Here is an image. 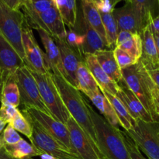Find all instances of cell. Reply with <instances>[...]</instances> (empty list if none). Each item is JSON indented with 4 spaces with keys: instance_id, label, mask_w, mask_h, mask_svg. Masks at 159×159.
Returning a JSON list of instances; mask_svg holds the SVG:
<instances>
[{
    "instance_id": "6da1fadb",
    "label": "cell",
    "mask_w": 159,
    "mask_h": 159,
    "mask_svg": "<svg viewBox=\"0 0 159 159\" xmlns=\"http://www.w3.org/2000/svg\"><path fill=\"white\" fill-rule=\"evenodd\" d=\"M123 79L154 121L159 122V89L141 61L121 70Z\"/></svg>"
},
{
    "instance_id": "7a4b0ae2",
    "label": "cell",
    "mask_w": 159,
    "mask_h": 159,
    "mask_svg": "<svg viewBox=\"0 0 159 159\" xmlns=\"http://www.w3.org/2000/svg\"><path fill=\"white\" fill-rule=\"evenodd\" d=\"M51 75L53 81L70 116L86 134L102 159L98 147L94 126L92 122L91 116L87 107V101L82 97L80 91L71 85L61 75L52 73Z\"/></svg>"
},
{
    "instance_id": "3957f363",
    "label": "cell",
    "mask_w": 159,
    "mask_h": 159,
    "mask_svg": "<svg viewBox=\"0 0 159 159\" xmlns=\"http://www.w3.org/2000/svg\"><path fill=\"white\" fill-rule=\"evenodd\" d=\"M86 102L102 159H131L123 132L111 125L102 115L95 111L88 102Z\"/></svg>"
},
{
    "instance_id": "277c9868",
    "label": "cell",
    "mask_w": 159,
    "mask_h": 159,
    "mask_svg": "<svg viewBox=\"0 0 159 159\" xmlns=\"http://www.w3.org/2000/svg\"><path fill=\"white\" fill-rule=\"evenodd\" d=\"M29 70L37 82L42 100L50 111L51 116L57 120L66 124L71 116L61 98L57 87L53 81L51 73L40 74L30 68Z\"/></svg>"
},
{
    "instance_id": "5b68a950",
    "label": "cell",
    "mask_w": 159,
    "mask_h": 159,
    "mask_svg": "<svg viewBox=\"0 0 159 159\" xmlns=\"http://www.w3.org/2000/svg\"><path fill=\"white\" fill-rule=\"evenodd\" d=\"M124 132L149 159H159V122L135 120L132 128Z\"/></svg>"
},
{
    "instance_id": "8992f818",
    "label": "cell",
    "mask_w": 159,
    "mask_h": 159,
    "mask_svg": "<svg viewBox=\"0 0 159 159\" xmlns=\"http://www.w3.org/2000/svg\"><path fill=\"white\" fill-rule=\"evenodd\" d=\"M25 24L24 16L21 11L11 9L0 0V31L23 58L24 63L22 34Z\"/></svg>"
},
{
    "instance_id": "52a82bcc",
    "label": "cell",
    "mask_w": 159,
    "mask_h": 159,
    "mask_svg": "<svg viewBox=\"0 0 159 159\" xmlns=\"http://www.w3.org/2000/svg\"><path fill=\"white\" fill-rule=\"evenodd\" d=\"M15 79L20 90V103L23 104L25 108H36L47 114L51 115V113L42 100L37 82L26 65H23L17 70Z\"/></svg>"
},
{
    "instance_id": "ba28073f",
    "label": "cell",
    "mask_w": 159,
    "mask_h": 159,
    "mask_svg": "<svg viewBox=\"0 0 159 159\" xmlns=\"http://www.w3.org/2000/svg\"><path fill=\"white\" fill-rule=\"evenodd\" d=\"M31 118L33 127L31 144L43 153L52 155L57 159H81L79 155L73 153L50 135L38 123Z\"/></svg>"
},
{
    "instance_id": "9c48e42d",
    "label": "cell",
    "mask_w": 159,
    "mask_h": 159,
    "mask_svg": "<svg viewBox=\"0 0 159 159\" xmlns=\"http://www.w3.org/2000/svg\"><path fill=\"white\" fill-rule=\"evenodd\" d=\"M22 43L24 51L25 65L30 70L40 74L50 72L45 61L44 53L37 43L31 28L26 24H25L23 29Z\"/></svg>"
},
{
    "instance_id": "30bf717a",
    "label": "cell",
    "mask_w": 159,
    "mask_h": 159,
    "mask_svg": "<svg viewBox=\"0 0 159 159\" xmlns=\"http://www.w3.org/2000/svg\"><path fill=\"white\" fill-rule=\"evenodd\" d=\"M24 110L50 135L55 138L59 143L63 144L68 150L75 153L70 142L69 131L66 124L57 120L51 115L47 114L36 108L27 107L25 108Z\"/></svg>"
},
{
    "instance_id": "8fae6325",
    "label": "cell",
    "mask_w": 159,
    "mask_h": 159,
    "mask_svg": "<svg viewBox=\"0 0 159 159\" xmlns=\"http://www.w3.org/2000/svg\"><path fill=\"white\" fill-rule=\"evenodd\" d=\"M23 65L24 61L0 31V89L3 83L15 76L17 70Z\"/></svg>"
},
{
    "instance_id": "7c38bea8",
    "label": "cell",
    "mask_w": 159,
    "mask_h": 159,
    "mask_svg": "<svg viewBox=\"0 0 159 159\" xmlns=\"http://www.w3.org/2000/svg\"><path fill=\"white\" fill-rule=\"evenodd\" d=\"M66 126L69 131L70 142L73 152L79 155V158L81 159H101L100 155L89 137L71 116L67 121Z\"/></svg>"
},
{
    "instance_id": "4fadbf2b",
    "label": "cell",
    "mask_w": 159,
    "mask_h": 159,
    "mask_svg": "<svg viewBox=\"0 0 159 159\" xmlns=\"http://www.w3.org/2000/svg\"><path fill=\"white\" fill-rule=\"evenodd\" d=\"M54 39L58 47L59 52H60L61 61L63 69V77L71 85L77 88L76 74H77L79 63L83 61L82 54L79 51L70 47L66 43L65 40H61L57 38Z\"/></svg>"
},
{
    "instance_id": "5bb4252c",
    "label": "cell",
    "mask_w": 159,
    "mask_h": 159,
    "mask_svg": "<svg viewBox=\"0 0 159 159\" xmlns=\"http://www.w3.org/2000/svg\"><path fill=\"white\" fill-rule=\"evenodd\" d=\"M117 84L120 86V90L116 96L122 101L134 120H141L145 122L154 121L150 113L144 108L136 96L130 91L124 79Z\"/></svg>"
},
{
    "instance_id": "9a60e30c",
    "label": "cell",
    "mask_w": 159,
    "mask_h": 159,
    "mask_svg": "<svg viewBox=\"0 0 159 159\" xmlns=\"http://www.w3.org/2000/svg\"><path fill=\"white\" fill-rule=\"evenodd\" d=\"M40 38L45 49V61L52 74L61 75L63 76L61 61L58 47L52 36L42 30H37Z\"/></svg>"
},
{
    "instance_id": "2e32d148",
    "label": "cell",
    "mask_w": 159,
    "mask_h": 159,
    "mask_svg": "<svg viewBox=\"0 0 159 159\" xmlns=\"http://www.w3.org/2000/svg\"><path fill=\"white\" fill-rule=\"evenodd\" d=\"M113 15L117 24L118 31L125 30L141 35L143 28L130 2H126L122 7L113 9Z\"/></svg>"
},
{
    "instance_id": "e0dca14e",
    "label": "cell",
    "mask_w": 159,
    "mask_h": 159,
    "mask_svg": "<svg viewBox=\"0 0 159 159\" xmlns=\"http://www.w3.org/2000/svg\"><path fill=\"white\" fill-rule=\"evenodd\" d=\"M84 61L88 67L91 74L93 75L96 82H97L100 91L103 90L110 94H117L120 90L119 85L113 80H112L109 77L108 75L102 70L94 54L84 55Z\"/></svg>"
},
{
    "instance_id": "ac0fdd59",
    "label": "cell",
    "mask_w": 159,
    "mask_h": 159,
    "mask_svg": "<svg viewBox=\"0 0 159 159\" xmlns=\"http://www.w3.org/2000/svg\"><path fill=\"white\" fill-rule=\"evenodd\" d=\"M142 40V54L140 61L146 69H152L159 65V54L153 34L148 24L141 34Z\"/></svg>"
},
{
    "instance_id": "d6986e66",
    "label": "cell",
    "mask_w": 159,
    "mask_h": 159,
    "mask_svg": "<svg viewBox=\"0 0 159 159\" xmlns=\"http://www.w3.org/2000/svg\"><path fill=\"white\" fill-rule=\"evenodd\" d=\"M116 48L127 51L139 61L142 54V40L141 35L125 30L118 31Z\"/></svg>"
},
{
    "instance_id": "ffe728a7",
    "label": "cell",
    "mask_w": 159,
    "mask_h": 159,
    "mask_svg": "<svg viewBox=\"0 0 159 159\" xmlns=\"http://www.w3.org/2000/svg\"><path fill=\"white\" fill-rule=\"evenodd\" d=\"M144 29L152 19L159 15L158 0H129Z\"/></svg>"
},
{
    "instance_id": "44dd1931",
    "label": "cell",
    "mask_w": 159,
    "mask_h": 159,
    "mask_svg": "<svg viewBox=\"0 0 159 159\" xmlns=\"http://www.w3.org/2000/svg\"><path fill=\"white\" fill-rule=\"evenodd\" d=\"M96 60L109 77L118 83L123 79L121 69L118 66L117 62L113 54V50L106 49L97 51L94 54Z\"/></svg>"
},
{
    "instance_id": "7402d4cb",
    "label": "cell",
    "mask_w": 159,
    "mask_h": 159,
    "mask_svg": "<svg viewBox=\"0 0 159 159\" xmlns=\"http://www.w3.org/2000/svg\"><path fill=\"white\" fill-rule=\"evenodd\" d=\"M80 5L84 20L101 36L107 43L105 30L100 13L93 0H80Z\"/></svg>"
},
{
    "instance_id": "603a6c76",
    "label": "cell",
    "mask_w": 159,
    "mask_h": 159,
    "mask_svg": "<svg viewBox=\"0 0 159 159\" xmlns=\"http://www.w3.org/2000/svg\"><path fill=\"white\" fill-rule=\"evenodd\" d=\"M76 79H77V89L86 95L88 97L100 92L97 82H96L93 75L91 74L88 67L85 65L84 59L79 63L78 67Z\"/></svg>"
},
{
    "instance_id": "cb8c5ba5",
    "label": "cell",
    "mask_w": 159,
    "mask_h": 159,
    "mask_svg": "<svg viewBox=\"0 0 159 159\" xmlns=\"http://www.w3.org/2000/svg\"><path fill=\"white\" fill-rule=\"evenodd\" d=\"M83 24L85 27V40L80 50L81 54H94L97 51L109 49L101 36L91 26H89L84 19Z\"/></svg>"
},
{
    "instance_id": "d4e9b609",
    "label": "cell",
    "mask_w": 159,
    "mask_h": 159,
    "mask_svg": "<svg viewBox=\"0 0 159 159\" xmlns=\"http://www.w3.org/2000/svg\"><path fill=\"white\" fill-rule=\"evenodd\" d=\"M65 25L75 30L78 20L77 0H54Z\"/></svg>"
},
{
    "instance_id": "484cf974",
    "label": "cell",
    "mask_w": 159,
    "mask_h": 159,
    "mask_svg": "<svg viewBox=\"0 0 159 159\" xmlns=\"http://www.w3.org/2000/svg\"><path fill=\"white\" fill-rule=\"evenodd\" d=\"M101 93L108 99L109 102L113 107L115 113L118 118V120L120 122V125L125 130V131L130 130L133 127L134 120L130 116V113H128L122 101L116 95L110 94V93L103 91V90H102Z\"/></svg>"
},
{
    "instance_id": "4316f807",
    "label": "cell",
    "mask_w": 159,
    "mask_h": 159,
    "mask_svg": "<svg viewBox=\"0 0 159 159\" xmlns=\"http://www.w3.org/2000/svg\"><path fill=\"white\" fill-rule=\"evenodd\" d=\"M89 98L92 101L93 105L98 109V110L102 115V116L111 125L118 128V126L120 125V122L118 120L116 113H115L114 110H113V107L111 106L110 102H109L108 99L104 96V95L101 93V91L99 93L93 95V96Z\"/></svg>"
},
{
    "instance_id": "83f0119b",
    "label": "cell",
    "mask_w": 159,
    "mask_h": 159,
    "mask_svg": "<svg viewBox=\"0 0 159 159\" xmlns=\"http://www.w3.org/2000/svg\"><path fill=\"white\" fill-rule=\"evenodd\" d=\"M4 148L9 155L16 159L31 158L32 157L40 156L43 154V152L23 138L15 144L5 145Z\"/></svg>"
},
{
    "instance_id": "f1b7e54d",
    "label": "cell",
    "mask_w": 159,
    "mask_h": 159,
    "mask_svg": "<svg viewBox=\"0 0 159 159\" xmlns=\"http://www.w3.org/2000/svg\"><path fill=\"white\" fill-rule=\"evenodd\" d=\"M1 103L17 107L20 104V95L15 76L9 78L3 83L0 89Z\"/></svg>"
},
{
    "instance_id": "f546056e",
    "label": "cell",
    "mask_w": 159,
    "mask_h": 159,
    "mask_svg": "<svg viewBox=\"0 0 159 159\" xmlns=\"http://www.w3.org/2000/svg\"><path fill=\"white\" fill-rule=\"evenodd\" d=\"M102 25L106 34L107 46L110 50L116 48V38H117L118 27L116 22L113 17V12H100Z\"/></svg>"
},
{
    "instance_id": "4dcf8cb0",
    "label": "cell",
    "mask_w": 159,
    "mask_h": 159,
    "mask_svg": "<svg viewBox=\"0 0 159 159\" xmlns=\"http://www.w3.org/2000/svg\"><path fill=\"white\" fill-rule=\"evenodd\" d=\"M8 124L10 125L14 130L27 137L29 140L32 138L33 127L31 124V118L24 110L19 112Z\"/></svg>"
},
{
    "instance_id": "1f68e13d",
    "label": "cell",
    "mask_w": 159,
    "mask_h": 159,
    "mask_svg": "<svg viewBox=\"0 0 159 159\" xmlns=\"http://www.w3.org/2000/svg\"><path fill=\"white\" fill-rule=\"evenodd\" d=\"M113 51L118 66L121 70L127 68V67L132 66L139 61L133 56L130 55L128 52L120 49V48H115Z\"/></svg>"
},
{
    "instance_id": "d6a6232c",
    "label": "cell",
    "mask_w": 159,
    "mask_h": 159,
    "mask_svg": "<svg viewBox=\"0 0 159 159\" xmlns=\"http://www.w3.org/2000/svg\"><path fill=\"white\" fill-rule=\"evenodd\" d=\"M68 29L69 30L66 32L65 41L70 47L78 50L80 52V50L85 40V35L79 34L77 30H75L71 28H68Z\"/></svg>"
},
{
    "instance_id": "836d02e7",
    "label": "cell",
    "mask_w": 159,
    "mask_h": 159,
    "mask_svg": "<svg viewBox=\"0 0 159 159\" xmlns=\"http://www.w3.org/2000/svg\"><path fill=\"white\" fill-rule=\"evenodd\" d=\"M2 139L4 141L5 145H11V144H15L18 143L22 138L19 134L18 132L14 130L10 125L8 124L7 127L3 130V133L2 134Z\"/></svg>"
},
{
    "instance_id": "e575fe53",
    "label": "cell",
    "mask_w": 159,
    "mask_h": 159,
    "mask_svg": "<svg viewBox=\"0 0 159 159\" xmlns=\"http://www.w3.org/2000/svg\"><path fill=\"white\" fill-rule=\"evenodd\" d=\"M19 112H20V110L17 109V107L11 105H7V104L1 103L0 120H3L6 124H9Z\"/></svg>"
},
{
    "instance_id": "d590c367",
    "label": "cell",
    "mask_w": 159,
    "mask_h": 159,
    "mask_svg": "<svg viewBox=\"0 0 159 159\" xmlns=\"http://www.w3.org/2000/svg\"><path fill=\"white\" fill-rule=\"evenodd\" d=\"M123 132V134L124 137V141H125L126 146H127V148L128 150L129 155L131 159H146L141 155V150L138 148V146L136 145L134 142L124 133Z\"/></svg>"
},
{
    "instance_id": "8d00e7d4",
    "label": "cell",
    "mask_w": 159,
    "mask_h": 159,
    "mask_svg": "<svg viewBox=\"0 0 159 159\" xmlns=\"http://www.w3.org/2000/svg\"><path fill=\"white\" fill-rule=\"evenodd\" d=\"M148 72L149 75L152 78L153 82H155V85L159 89V65L156 68H152V69H148Z\"/></svg>"
},
{
    "instance_id": "74e56055",
    "label": "cell",
    "mask_w": 159,
    "mask_h": 159,
    "mask_svg": "<svg viewBox=\"0 0 159 159\" xmlns=\"http://www.w3.org/2000/svg\"><path fill=\"white\" fill-rule=\"evenodd\" d=\"M152 33H159V15L152 19L148 23Z\"/></svg>"
},
{
    "instance_id": "f35d334b",
    "label": "cell",
    "mask_w": 159,
    "mask_h": 159,
    "mask_svg": "<svg viewBox=\"0 0 159 159\" xmlns=\"http://www.w3.org/2000/svg\"><path fill=\"white\" fill-rule=\"evenodd\" d=\"M2 1L11 9L20 10V0H2Z\"/></svg>"
},
{
    "instance_id": "ab89813d",
    "label": "cell",
    "mask_w": 159,
    "mask_h": 159,
    "mask_svg": "<svg viewBox=\"0 0 159 159\" xmlns=\"http://www.w3.org/2000/svg\"><path fill=\"white\" fill-rule=\"evenodd\" d=\"M0 159H16L12 158L11 155H9V154L7 153L6 150H5L4 148L0 149ZM28 159H31V158H28Z\"/></svg>"
},
{
    "instance_id": "60d3db41",
    "label": "cell",
    "mask_w": 159,
    "mask_h": 159,
    "mask_svg": "<svg viewBox=\"0 0 159 159\" xmlns=\"http://www.w3.org/2000/svg\"><path fill=\"white\" fill-rule=\"evenodd\" d=\"M153 34L154 39H155V43H156L157 49H158V52L159 54V33H152Z\"/></svg>"
},
{
    "instance_id": "b9f144b4",
    "label": "cell",
    "mask_w": 159,
    "mask_h": 159,
    "mask_svg": "<svg viewBox=\"0 0 159 159\" xmlns=\"http://www.w3.org/2000/svg\"><path fill=\"white\" fill-rule=\"evenodd\" d=\"M40 157L41 159H57L56 158H54V157H53L52 155H48V154L46 153H43Z\"/></svg>"
},
{
    "instance_id": "7bdbcfd3",
    "label": "cell",
    "mask_w": 159,
    "mask_h": 159,
    "mask_svg": "<svg viewBox=\"0 0 159 159\" xmlns=\"http://www.w3.org/2000/svg\"><path fill=\"white\" fill-rule=\"evenodd\" d=\"M108 1H109V2L111 4L112 6L115 8V6H116L117 3H119L120 1H122V0H108Z\"/></svg>"
},
{
    "instance_id": "ee69618b",
    "label": "cell",
    "mask_w": 159,
    "mask_h": 159,
    "mask_svg": "<svg viewBox=\"0 0 159 159\" xmlns=\"http://www.w3.org/2000/svg\"><path fill=\"white\" fill-rule=\"evenodd\" d=\"M6 124V123H5L4 121L2 120H0V134H1L2 131L4 130Z\"/></svg>"
},
{
    "instance_id": "f6af8a7d",
    "label": "cell",
    "mask_w": 159,
    "mask_h": 159,
    "mask_svg": "<svg viewBox=\"0 0 159 159\" xmlns=\"http://www.w3.org/2000/svg\"><path fill=\"white\" fill-rule=\"evenodd\" d=\"M4 146H5L4 141H3L2 135H0V149L2 148H4Z\"/></svg>"
},
{
    "instance_id": "bcb514c9",
    "label": "cell",
    "mask_w": 159,
    "mask_h": 159,
    "mask_svg": "<svg viewBox=\"0 0 159 159\" xmlns=\"http://www.w3.org/2000/svg\"><path fill=\"white\" fill-rule=\"evenodd\" d=\"M30 0H20V5L22 4V3H24V2H30Z\"/></svg>"
},
{
    "instance_id": "7dc6e473",
    "label": "cell",
    "mask_w": 159,
    "mask_h": 159,
    "mask_svg": "<svg viewBox=\"0 0 159 159\" xmlns=\"http://www.w3.org/2000/svg\"><path fill=\"white\" fill-rule=\"evenodd\" d=\"M36 1H38V0H30V2H36Z\"/></svg>"
},
{
    "instance_id": "c3c4849f",
    "label": "cell",
    "mask_w": 159,
    "mask_h": 159,
    "mask_svg": "<svg viewBox=\"0 0 159 159\" xmlns=\"http://www.w3.org/2000/svg\"><path fill=\"white\" fill-rule=\"evenodd\" d=\"M97 1H100V2H104V1H106V0H97Z\"/></svg>"
},
{
    "instance_id": "681fc988",
    "label": "cell",
    "mask_w": 159,
    "mask_h": 159,
    "mask_svg": "<svg viewBox=\"0 0 159 159\" xmlns=\"http://www.w3.org/2000/svg\"><path fill=\"white\" fill-rule=\"evenodd\" d=\"M158 11H159V0H158Z\"/></svg>"
},
{
    "instance_id": "f907efd6",
    "label": "cell",
    "mask_w": 159,
    "mask_h": 159,
    "mask_svg": "<svg viewBox=\"0 0 159 159\" xmlns=\"http://www.w3.org/2000/svg\"><path fill=\"white\" fill-rule=\"evenodd\" d=\"M124 1H125V2H129V0H124Z\"/></svg>"
}]
</instances>
